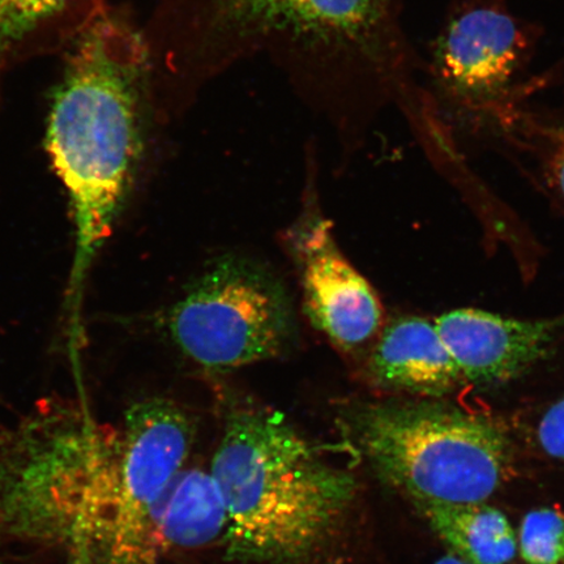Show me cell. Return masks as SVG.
I'll return each instance as SVG.
<instances>
[{"mask_svg": "<svg viewBox=\"0 0 564 564\" xmlns=\"http://www.w3.org/2000/svg\"><path fill=\"white\" fill-rule=\"evenodd\" d=\"M143 30L164 122L258 54L343 130L377 116L404 84L398 0H156Z\"/></svg>", "mask_w": 564, "mask_h": 564, "instance_id": "obj_1", "label": "cell"}, {"mask_svg": "<svg viewBox=\"0 0 564 564\" xmlns=\"http://www.w3.org/2000/svg\"><path fill=\"white\" fill-rule=\"evenodd\" d=\"M148 525L127 476L122 426L46 400L0 430V544L65 564H154Z\"/></svg>", "mask_w": 564, "mask_h": 564, "instance_id": "obj_2", "label": "cell"}, {"mask_svg": "<svg viewBox=\"0 0 564 564\" xmlns=\"http://www.w3.org/2000/svg\"><path fill=\"white\" fill-rule=\"evenodd\" d=\"M63 53L46 150L74 209V297L123 207L154 124L164 121L144 30L129 12L109 6Z\"/></svg>", "mask_w": 564, "mask_h": 564, "instance_id": "obj_3", "label": "cell"}, {"mask_svg": "<svg viewBox=\"0 0 564 564\" xmlns=\"http://www.w3.org/2000/svg\"><path fill=\"white\" fill-rule=\"evenodd\" d=\"M209 474L227 512L231 561L305 564L334 544L358 484L280 414L231 412Z\"/></svg>", "mask_w": 564, "mask_h": 564, "instance_id": "obj_4", "label": "cell"}, {"mask_svg": "<svg viewBox=\"0 0 564 564\" xmlns=\"http://www.w3.org/2000/svg\"><path fill=\"white\" fill-rule=\"evenodd\" d=\"M348 433L373 474L415 507L485 503L511 477L505 429L454 406L366 404L350 413Z\"/></svg>", "mask_w": 564, "mask_h": 564, "instance_id": "obj_5", "label": "cell"}, {"mask_svg": "<svg viewBox=\"0 0 564 564\" xmlns=\"http://www.w3.org/2000/svg\"><path fill=\"white\" fill-rule=\"evenodd\" d=\"M175 347L202 369L223 373L280 355L292 336L284 289L262 268L218 260L167 314Z\"/></svg>", "mask_w": 564, "mask_h": 564, "instance_id": "obj_6", "label": "cell"}, {"mask_svg": "<svg viewBox=\"0 0 564 564\" xmlns=\"http://www.w3.org/2000/svg\"><path fill=\"white\" fill-rule=\"evenodd\" d=\"M528 47L523 26L502 6L490 0L467 2L451 18L436 44V80L462 100H492L509 87Z\"/></svg>", "mask_w": 564, "mask_h": 564, "instance_id": "obj_7", "label": "cell"}, {"mask_svg": "<svg viewBox=\"0 0 564 564\" xmlns=\"http://www.w3.org/2000/svg\"><path fill=\"white\" fill-rule=\"evenodd\" d=\"M310 319L336 347L355 351L376 340L383 307L376 291L343 256L333 227L315 218L295 242Z\"/></svg>", "mask_w": 564, "mask_h": 564, "instance_id": "obj_8", "label": "cell"}, {"mask_svg": "<svg viewBox=\"0 0 564 564\" xmlns=\"http://www.w3.org/2000/svg\"><path fill=\"white\" fill-rule=\"evenodd\" d=\"M434 323L464 383L476 387L520 377L544 361L564 334V315L520 321L484 310L458 308Z\"/></svg>", "mask_w": 564, "mask_h": 564, "instance_id": "obj_9", "label": "cell"}, {"mask_svg": "<svg viewBox=\"0 0 564 564\" xmlns=\"http://www.w3.org/2000/svg\"><path fill=\"white\" fill-rule=\"evenodd\" d=\"M368 376L386 391L441 398L465 384L435 323L401 316L380 329L368 358Z\"/></svg>", "mask_w": 564, "mask_h": 564, "instance_id": "obj_10", "label": "cell"}, {"mask_svg": "<svg viewBox=\"0 0 564 564\" xmlns=\"http://www.w3.org/2000/svg\"><path fill=\"white\" fill-rule=\"evenodd\" d=\"M108 0H0V80L10 69L63 52Z\"/></svg>", "mask_w": 564, "mask_h": 564, "instance_id": "obj_11", "label": "cell"}, {"mask_svg": "<svg viewBox=\"0 0 564 564\" xmlns=\"http://www.w3.org/2000/svg\"><path fill=\"white\" fill-rule=\"evenodd\" d=\"M227 532V512L209 471L183 469L151 513L148 542L156 564L181 550L209 545Z\"/></svg>", "mask_w": 564, "mask_h": 564, "instance_id": "obj_12", "label": "cell"}, {"mask_svg": "<svg viewBox=\"0 0 564 564\" xmlns=\"http://www.w3.org/2000/svg\"><path fill=\"white\" fill-rule=\"evenodd\" d=\"M433 532L458 558L470 564H510L518 534L509 519L485 503H432L415 507Z\"/></svg>", "mask_w": 564, "mask_h": 564, "instance_id": "obj_13", "label": "cell"}, {"mask_svg": "<svg viewBox=\"0 0 564 564\" xmlns=\"http://www.w3.org/2000/svg\"><path fill=\"white\" fill-rule=\"evenodd\" d=\"M518 552L527 564H564V513L528 512L520 524Z\"/></svg>", "mask_w": 564, "mask_h": 564, "instance_id": "obj_14", "label": "cell"}, {"mask_svg": "<svg viewBox=\"0 0 564 564\" xmlns=\"http://www.w3.org/2000/svg\"><path fill=\"white\" fill-rule=\"evenodd\" d=\"M535 441L542 453L564 463V397L541 415L535 426Z\"/></svg>", "mask_w": 564, "mask_h": 564, "instance_id": "obj_15", "label": "cell"}, {"mask_svg": "<svg viewBox=\"0 0 564 564\" xmlns=\"http://www.w3.org/2000/svg\"><path fill=\"white\" fill-rule=\"evenodd\" d=\"M556 176H558V185L564 196V152L558 161V165H556Z\"/></svg>", "mask_w": 564, "mask_h": 564, "instance_id": "obj_16", "label": "cell"}, {"mask_svg": "<svg viewBox=\"0 0 564 564\" xmlns=\"http://www.w3.org/2000/svg\"><path fill=\"white\" fill-rule=\"evenodd\" d=\"M435 564H470L468 562H465L462 558H458L456 555H447L444 556V558L440 560L438 562H435Z\"/></svg>", "mask_w": 564, "mask_h": 564, "instance_id": "obj_17", "label": "cell"}, {"mask_svg": "<svg viewBox=\"0 0 564 564\" xmlns=\"http://www.w3.org/2000/svg\"><path fill=\"white\" fill-rule=\"evenodd\" d=\"M0 564H13L10 555L6 553L3 544H0Z\"/></svg>", "mask_w": 564, "mask_h": 564, "instance_id": "obj_18", "label": "cell"}]
</instances>
